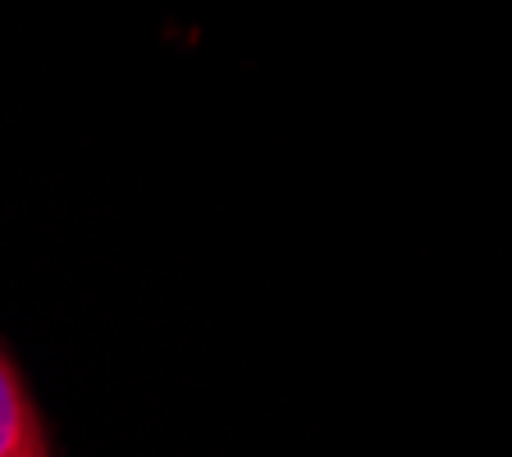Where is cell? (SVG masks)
<instances>
[{
	"instance_id": "1",
	"label": "cell",
	"mask_w": 512,
	"mask_h": 457,
	"mask_svg": "<svg viewBox=\"0 0 512 457\" xmlns=\"http://www.w3.org/2000/svg\"><path fill=\"white\" fill-rule=\"evenodd\" d=\"M0 457H51L42 416L32 407L19 371L5 362V352H0Z\"/></svg>"
}]
</instances>
